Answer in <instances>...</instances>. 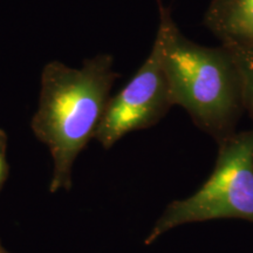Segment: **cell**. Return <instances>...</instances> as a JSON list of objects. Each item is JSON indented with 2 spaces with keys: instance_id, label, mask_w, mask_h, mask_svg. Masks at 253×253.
Returning a JSON list of instances; mask_svg holds the SVG:
<instances>
[{
  "instance_id": "2",
  "label": "cell",
  "mask_w": 253,
  "mask_h": 253,
  "mask_svg": "<svg viewBox=\"0 0 253 253\" xmlns=\"http://www.w3.org/2000/svg\"><path fill=\"white\" fill-rule=\"evenodd\" d=\"M164 73L173 106H179L217 143L235 134L244 112L242 81L225 46L196 43L182 33L170 9L157 0Z\"/></svg>"
},
{
  "instance_id": "4",
  "label": "cell",
  "mask_w": 253,
  "mask_h": 253,
  "mask_svg": "<svg viewBox=\"0 0 253 253\" xmlns=\"http://www.w3.org/2000/svg\"><path fill=\"white\" fill-rule=\"evenodd\" d=\"M172 106L160 41L155 39L150 54L131 80L109 97L94 138L110 149L129 132L156 125Z\"/></svg>"
},
{
  "instance_id": "6",
  "label": "cell",
  "mask_w": 253,
  "mask_h": 253,
  "mask_svg": "<svg viewBox=\"0 0 253 253\" xmlns=\"http://www.w3.org/2000/svg\"><path fill=\"white\" fill-rule=\"evenodd\" d=\"M235 60L242 81V95L244 112L253 123V43L221 42Z\"/></svg>"
},
{
  "instance_id": "8",
  "label": "cell",
  "mask_w": 253,
  "mask_h": 253,
  "mask_svg": "<svg viewBox=\"0 0 253 253\" xmlns=\"http://www.w3.org/2000/svg\"><path fill=\"white\" fill-rule=\"evenodd\" d=\"M0 253H9V252L6 251V250H5L4 248H2V246H1V243H0Z\"/></svg>"
},
{
  "instance_id": "1",
  "label": "cell",
  "mask_w": 253,
  "mask_h": 253,
  "mask_svg": "<svg viewBox=\"0 0 253 253\" xmlns=\"http://www.w3.org/2000/svg\"><path fill=\"white\" fill-rule=\"evenodd\" d=\"M113 63L110 54H99L84 60L79 69L59 61L42 69L39 107L31 126L52 155L53 194L71 188L73 164L95 137L114 82L120 78Z\"/></svg>"
},
{
  "instance_id": "5",
  "label": "cell",
  "mask_w": 253,
  "mask_h": 253,
  "mask_svg": "<svg viewBox=\"0 0 253 253\" xmlns=\"http://www.w3.org/2000/svg\"><path fill=\"white\" fill-rule=\"evenodd\" d=\"M204 24L221 42L253 43V0H212Z\"/></svg>"
},
{
  "instance_id": "3",
  "label": "cell",
  "mask_w": 253,
  "mask_h": 253,
  "mask_svg": "<svg viewBox=\"0 0 253 253\" xmlns=\"http://www.w3.org/2000/svg\"><path fill=\"white\" fill-rule=\"evenodd\" d=\"M217 144L211 175L194 195L168 205L145 238V245L185 224L214 219L253 223V128L235 132Z\"/></svg>"
},
{
  "instance_id": "7",
  "label": "cell",
  "mask_w": 253,
  "mask_h": 253,
  "mask_svg": "<svg viewBox=\"0 0 253 253\" xmlns=\"http://www.w3.org/2000/svg\"><path fill=\"white\" fill-rule=\"evenodd\" d=\"M6 151H7V135L0 128V190H1L9 173V166L7 157H6Z\"/></svg>"
}]
</instances>
